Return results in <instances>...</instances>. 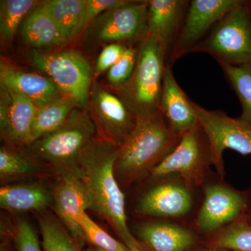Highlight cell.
<instances>
[{
	"mask_svg": "<svg viewBox=\"0 0 251 251\" xmlns=\"http://www.w3.org/2000/svg\"><path fill=\"white\" fill-rule=\"evenodd\" d=\"M239 0H192L190 1L181 30L172 48L167 64H173L195 50L229 10Z\"/></svg>",
	"mask_w": 251,
	"mask_h": 251,
	"instance_id": "cell-12",
	"label": "cell"
},
{
	"mask_svg": "<svg viewBox=\"0 0 251 251\" xmlns=\"http://www.w3.org/2000/svg\"><path fill=\"white\" fill-rule=\"evenodd\" d=\"M82 229L86 243L91 247L98 248L105 251H126L130 250L125 244L119 242L107 233L104 229L90 219L87 213L84 212L77 220Z\"/></svg>",
	"mask_w": 251,
	"mask_h": 251,
	"instance_id": "cell-29",
	"label": "cell"
},
{
	"mask_svg": "<svg viewBox=\"0 0 251 251\" xmlns=\"http://www.w3.org/2000/svg\"><path fill=\"white\" fill-rule=\"evenodd\" d=\"M251 211V190L240 191L223 184H209L196 218L202 233L218 232Z\"/></svg>",
	"mask_w": 251,
	"mask_h": 251,
	"instance_id": "cell-11",
	"label": "cell"
},
{
	"mask_svg": "<svg viewBox=\"0 0 251 251\" xmlns=\"http://www.w3.org/2000/svg\"><path fill=\"white\" fill-rule=\"evenodd\" d=\"M39 167L32 157L16 151L11 147L0 150V179L1 182L33 176L39 173Z\"/></svg>",
	"mask_w": 251,
	"mask_h": 251,
	"instance_id": "cell-26",
	"label": "cell"
},
{
	"mask_svg": "<svg viewBox=\"0 0 251 251\" xmlns=\"http://www.w3.org/2000/svg\"><path fill=\"white\" fill-rule=\"evenodd\" d=\"M56 213L66 229L81 247L86 244L82 229L77 220L90 209V198L83 177L69 176L58 179L52 191Z\"/></svg>",
	"mask_w": 251,
	"mask_h": 251,
	"instance_id": "cell-13",
	"label": "cell"
},
{
	"mask_svg": "<svg viewBox=\"0 0 251 251\" xmlns=\"http://www.w3.org/2000/svg\"><path fill=\"white\" fill-rule=\"evenodd\" d=\"M118 147L97 138L81 161L90 209L110 224L128 249L145 251L127 225L125 196L115 175Z\"/></svg>",
	"mask_w": 251,
	"mask_h": 251,
	"instance_id": "cell-1",
	"label": "cell"
},
{
	"mask_svg": "<svg viewBox=\"0 0 251 251\" xmlns=\"http://www.w3.org/2000/svg\"><path fill=\"white\" fill-rule=\"evenodd\" d=\"M211 249L251 251V226L246 215L216 232L209 242Z\"/></svg>",
	"mask_w": 251,
	"mask_h": 251,
	"instance_id": "cell-28",
	"label": "cell"
},
{
	"mask_svg": "<svg viewBox=\"0 0 251 251\" xmlns=\"http://www.w3.org/2000/svg\"><path fill=\"white\" fill-rule=\"evenodd\" d=\"M76 107L72 100L64 97L37 108L31 126V143L59 128Z\"/></svg>",
	"mask_w": 251,
	"mask_h": 251,
	"instance_id": "cell-23",
	"label": "cell"
},
{
	"mask_svg": "<svg viewBox=\"0 0 251 251\" xmlns=\"http://www.w3.org/2000/svg\"><path fill=\"white\" fill-rule=\"evenodd\" d=\"M28 64L51 79L77 107H87L92 86V68L80 52L72 50L41 51L29 49Z\"/></svg>",
	"mask_w": 251,
	"mask_h": 251,
	"instance_id": "cell-6",
	"label": "cell"
},
{
	"mask_svg": "<svg viewBox=\"0 0 251 251\" xmlns=\"http://www.w3.org/2000/svg\"><path fill=\"white\" fill-rule=\"evenodd\" d=\"M205 251H229V250H226V249H210L209 250Z\"/></svg>",
	"mask_w": 251,
	"mask_h": 251,
	"instance_id": "cell-37",
	"label": "cell"
},
{
	"mask_svg": "<svg viewBox=\"0 0 251 251\" xmlns=\"http://www.w3.org/2000/svg\"><path fill=\"white\" fill-rule=\"evenodd\" d=\"M21 35L26 45L37 50H59L69 44L43 1L26 16L21 25Z\"/></svg>",
	"mask_w": 251,
	"mask_h": 251,
	"instance_id": "cell-18",
	"label": "cell"
},
{
	"mask_svg": "<svg viewBox=\"0 0 251 251\" xmlns=\"http://www.w3.org/2000/svg\"><path fill=\"white\" fill-rule=\"evenodd\" d=\"M0 251H13V250L9 242H4L0 245Z\"/></svg>",
	"mask_w": 251,
	"mask_h": 251,
	"instance_id": "cell-34",
	"label": "cell"
},
{
	"mask_svg": "<svg viewBox=\"0 0 251 251\" xmlns=\"http://www.w3.org/2000/svg\"><path fill=\"white\" fill-rule=\"evenodd\" d=\"M39 1L34 0L0 1V36L1 42H12L20 25Z\"/></svg>",
	"mask_w": 251,
	"mask_h": 251,
	"instance_id": "cell-25",
	"label": "cell"
},
{
	"mask_svg": "<svg viewBox=\"0 0 251 251\" xmlns=\"http://www.w3.org/2000/svg\"><path fill=\"white\" fill-rule=\"evenodd\" d=\"M39 224L43 251H82L80 244L53 216L42 214L39 216Z\"/></svg>",
	"mask_w": 251,
	"mask_h": 251,
	"instance_id": "cell-24",
	"label": "cell"
},
{
	"mask_svg": "<svg viewBox=\"0 0 251 251\" xmlns=\"http://www.w3.org/2000/svg\"><path fill=\"white\" fill-rule=\"evenodd\" d=\"M53 204V196L40 182L8 184L0 189V206L14 213L42 211Z\"/></svg>",
	"mask_w": 251,
	"mask_h": 251,
	"instance_id": "cell-20",
	"label": "cell"
},
{
	"mask_svg": "<svg viewBox=\"0 0 251 251\" xmlns=\"http://www.w3.org/2000/svg\"><path fill=\"white\" fill-rule=\"evenodd\" d=\"M135 233L150 251H188L196 243L191 229L171 223H143L135 227Z\"/></svg>",
	"mask_w": 251,
	"mask_h": 251,
	"instance_id": "cell-19",
	"label": "cell"
},
{
	"mask_svg": "<svg viewBox=\"0 0 251 251\" xmlns=\"http://www.w3.org/2000/svg\"><path fill=\"white\" fill-rule=\"evenodd\" d=\"M0 83L24 96L37 108L66 97L46 75L25 72L3 60L0 64Z\"/></svg>",
	"mask_w": 251,
	"mask_h": 251,
	"instance_id": "cell-15",
	"label": "cell"
},
{
	"mask_svg": "<svg viewBox=\"0 0 251 251\" xmlns=\"http://www.w3.org/2000/svg\"><path fill=\"white\" fill-rule=\"evenodd\" d=\"M14 240L17 251H42L37 234L27 220H18L14 227Z\"/></svg>",
	"mask_w": 251,
	"mask_h": 251,
	"instance_id": "cell-31",
	"label": "cell"
},
{
	"mask_svg": "<svg viewBox=\"0 0 251 251\" xmlns=\"http://www.w3.org/2000/svg\"><path fill=\"white\" fill-rule=\"evenodd\" d=\"M136 118L133 131L119 148L115 162L117 179L125 184L151 175L182 138L172 129L160 110Z\"/></svg>",
	"mask_w": 251,
	"mask_h": 251,
	"instance_id": "cell-2",
	"label": "cell"
},
{
	"mask_svg": "<svg viewBox=\"0 0 251 251\" xmlns=\"http://www.w3.org/2000/svg\"><path fill=\"white\" fill-rule=\"evenodd\" d=\"M9 90L12 102L6 121L0 125L1 138L11 148L27 147L31 143V126L37 107L24 96Z\"/></svg>",
	"mask_w": 251,
	"mask_h": 251,
	"instance_id": "cell-21",
	"label": "cell"
},
{
	"mask_svg": "<svg viewBox=\"0 0 251 251\" xmlns=\"http://www.w3.org/2000/svg\"><path fill=\"white\" fill-rule=\"evenodd\" d=\"M192 206V196L186 185L167 182L149 190L137 203L135 211L150 217L176 219L188 214Z\"/></svg>",
	"mask_w": 251,
	"mask_h": 251,
	"instance_id": "cell-14",
	"label": "cell"
},
{
	"mask_svg": "<svg viewBox=\"0 0 251 251\" xmlns=\"http://www.w3.org/2000/svg\"><path fill=\"white\" fill-rule=\"evenodd\" d=\"M219 64L242 105V115L239 118L251 125V66H233L224 63Z\"/></svg>",
	"mask_w": 251,
	"mask_h": 251,
	"instance_id": "cell-27",
	"label": "cell"
},
{
	"mask_svg": "<svg viewBox=\"0 0 251 251\" xmlns=\"http://www.w3.org/2000/svg\"><path fill=\"white\" fill-rule=\"evenodd\" d=\"M87 108L99 138L120 148L133 131L137 120L125 100L94 82Z\"/></svg>",
	"mask_w": 251,
	"mask_h": 251,
	"instance_id": "cell-10",
	"label": "cell"
},
{
	"mask_svg": "<svg viewBox=\"0 0 251 251\" xmlns=\"http://www.w3.org/2000/svg\"><path fill=\"white\" fill-rule=\"evenodd\" d=\"M246 218H247L248 223L251 226V211L246 214Z\"/></svg>",
	"mask_w": 251,
	"mask_h": 251,
	"instance_id": "cell-36",
	"label": "cell"
},
{
	"mask_svg": "<svg viewBox=\"0 0 251 251\" xmlns=\"http://www.w3.org/2000/svg\"><path fill=\"white\" fill-rule=\"evenodd\" d=\"M189 2L187 0L149 1L148 34L163 46L167 59L179 35Z\"/></svg>",
	"mask_w": 251,
	"mask_h": 251,
	"instance_id": "cell-16",
	"label": "cell"
},
{
	"mask_svg": "<svg viewBox=\"0 0 251 251\" xmlns=\"http://www.w3.org/2000/svg\"><path fill=\"white\" fill-rule=\"evenodd\" d=\"M193 105L207 140L211 165L224 177L225 150H234L243 156L251 155V125L239 117H229L222 110H206L193 101Z\"/></svg>",
	"mask_w": 251,
	"mask_h": 251,
	"instance_id": "cell-7",
	"label": "cell"
},
{
	"mask_svg": "<svg viewBox=\"0 0 251 251\" xmlns=\"http://www.w3.org/2000/svg\"><path fill=\"white\" fill-rule=\"evenodd\" d=\"M85 251H105L101 250V249H98V248L90 247L87 248V249H86ZM126 251H136L128 250Z\"/></svg>",
	"mask_w": 251,
	"mask_h": 251,
	"instance_id": "cell-35",
	"label": "cell"
},
{
	"mask_svg": "<svg viewBox=\"0 0 251 251\" xmlns=\"http://www.w3.org/2000/svg\"><path fill=\"white\" fill-rule=\"evenodd\" d=\"M43 2L68 42L80 35L85 0H46Z\"/></svg>",
	"mask_w": 251,
	"mask_h": 251,
	"instance_id": "cell-22",
	"label": "cell"
},
{
	"mask_svg": "<svg viewBox=\"0 0 251 251\" xmlns=\"http://www.w3.org/2000/svg\"><path fill=\"white\" fill-rule=\"evenodd\" d=\"M122 0H85L82 21V32L85 31L96 18L105 11L121 2Z\"/></svg>",
	"mask_w": 251,
	"mask_h": 251,
	"instance_id": "cell-33",
	"label": "cell"
},
{
	"mask_svg": "<svg viewBox=\"0 0 251 251\" xmlns=\"http://www.w3.org/2000/svg\"><path fill=\"white\" fill-rule=\"evenodd\" d=\"M159 109L168 125L182 137L198 122L193 105L173 75L172 66L167 64L163 77Z\"/></svg>",
	"mask_w": 251,
	"mask_h": 251,
	"instance_id": "cell-17",
	"label": "cell"
},
{
	"mask_svg": "<svg viewBox=\"0 0 251 251\" xmlns=\"http://www.w3.org/2000/svg\"><path fill=\"white\" fill-rule=\"evenodd\" d=\"M149 1L122 0L100 14L87 28V36L96 43L133 45L148 35Z\"/></svg>",
	"mask_w": 251,
	"mask_h": 251,
	"instance_id": "cell-8",
	"label": "cell"
},
{
	"mask_svg": "<svg viewBox=\"0 0 251 251\" xmlns=\"http://www.w3.org/2000/svg\"><path fill=\"white\" fill-rule=\"evenodd\" d=\"M167 53L153 36H145L138 44V59L133 75L117 90L135 116L154 113L159 109Z\"/></svg>",
	"mask_w": 251,
	"mask_h": 251,
	"instance_id": "cell-4",
	"label": "cell"
},
{
	"mask_svg": "<svg viewBox=\"0 0 251 251\" xmlns=\"http://www.w3.org/2000/svg\"><path fill=\"white\" fill-rule=\"evenodd\" d=\"M194 52L209 54L219 64L251 67V0H239Z\"/></svg>",
	"mask_w": 251,
	"mask_h": 251,
	"instance_id": "cell-5",
	"label": "cell"
},
{
	"mask_svg": "<svg viewBox=\"0 0 251 251\" xmlns=\"http://www.w3.org/2000/svg\"><path fill=\"white\" fill-rule=\"evenodd\" d=\"M128 45L120 43H112L103 48L99 54L94 71V76L97 77L110 69L122 57Z\"/></svg>",
	"mask_w": 251,
	"mask_h": 251,
	"instance_id": "cell-32",
	"label": "cell"
},
{
	"mask_svg": "<svg viewBox=\"0 0 251 251\" xmlns=\"http://www.w3.org/2000/svg\"><path fill=\"white\" fill-rule=\"evenodd\" d=\"M211 165L209 145L199 122L181 138L177 146L153 170V179L177 175L188 187L204 183Z\"/></svg>",
	"mask_w": 251,
	"mask_h": 251,
	"instance_id": "cell-9",
	"label": "cell"
},
{
	"mask_svg": "<svg viewBox=\"0 0 251 251\" xmlns=\"http://www.w3.org/2000/svg\"><path fill=\"white\" fill-rule=\"evenodd\" d=\"M97 135L88 108L76 107L59 128L26 148L32 158L46 163L58 179L69 176L83 177L81 161Z\"/></svg>",
	"mask_w": 251,
	"mask_h": 251,
	"instance_id": "cell-3",
	"label": "cell"
},
{
	"mask_svg": "<svg viewBox=\"0 0 251 251\" xmlns=\"http://www.w3.org/2000/svg\"><path fill=\"white\" fill-rule=\"evenodd\" d=\"M138 44L128 46L120 60L108 72V83L117 90L122 88L133 75L138 59Z\"/></svg>",
	"mask_w": 251,
	"mask_h": 251,
	"instance_id": "cell-30",
	"label": "cell"
}]
</instances>
